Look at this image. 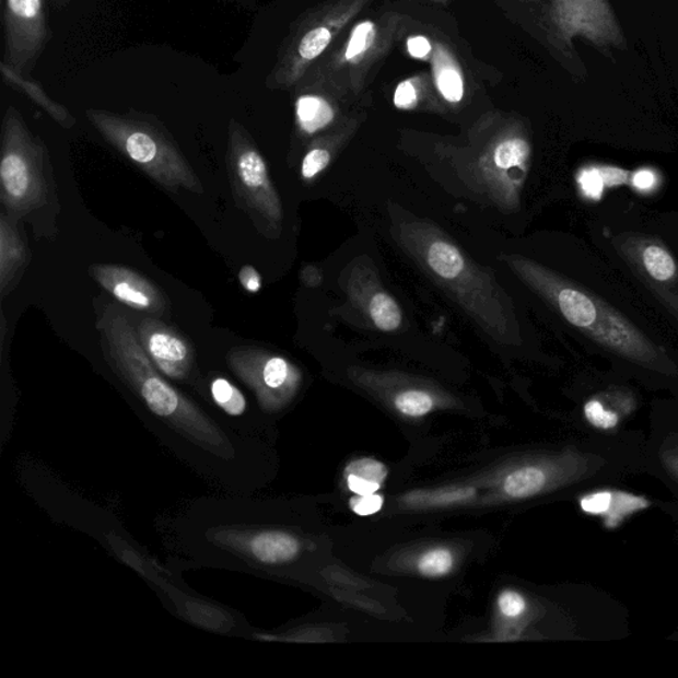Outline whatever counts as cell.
Masks as SVG:
<instances>
[{
  "instance_id": "cell-26",
  "label": "cell",
  "mask_w": 678,
  "mask_h": 678,
  "mask_svg": "<svg viewBox=\"0 0 678 678\" xmlns=\"http://www.w3.org/2000/svg\"><path fill=\"white\" fill-rule=\"evenodd\" d=\"M330 162V153L325 149H313L305 155L301 174L305 179H312L324 172Z\"/></svg>"
},
{
  "instance_id": "cell-29",
  "label": "cell",
  "mask_w": 678,
  "mask_h": 678,
  "mask_svg": "<svg viewBox=\"0 0 678 678\" xmlns=\"http://www.w3.org/2000/svg\"><path fill=\"white\" fill-rule=\"evenodd\" d=\"M394 104L399 109H412L418 104V90L412 81H404L395 91Z\"/></svg>"
},
{
  "instance_id": "cell-20",
  "label": "cell",
  "mask_w": 678,
  "mask_h": 678,
  "mask_svg": "<svg viewBox=\"0 0 678 678\" xmlns=\"http://www.w3.org/2000/svg\"><path fill=\"white\" fill-rule=\"evenodd\" d=\"M643 264L646 272L657 281H668L676 274L674 257L661 247H646L643 253Z\"/></svg>"
},
{
  "instance_id": "cell-2",
  "label": "cell",
  "mask_w": 678,
  "mask_h": 678,
  "mask_svg": "<svg viewBox=\"0 0 678 678\" xmlns=\"http://www.w3.org/2000/svg\"><path fill=\"white\" fill-rule=\"evenodd\" d=\"M15 474L24 491L49 517L96 539L116 560L136 571L175 617L184 615L196 600L198 593L188 587L182 573L156 561L115 514L74 491L46 464L24 456L19 458Z\"/></svg>"
},
{
  "instance_id": "cell-34",
  "label": "cell",
  "mask_w": 678,
  "mask_h": 678,
  "mask_svg": "<svg viewBox=\"0 0 678 678\" xmlns=\"http://www.w3.org/2000/svg\"><path fill=\"white\" fill-rule=\"evenodd\" d=\"M348 486L350 491L358 495L374 494L378 492L381 488V483L363 480L353 475L348 476Z\"/></svg>"
},
{
  "instance_id": "cell-32",
  "label": "cell",
  "mask_w": 678,
  "mask_h": 678,
  "mask_svg": "<svg viewBox=\"0 0 678 678\" xmlns=\"http://www.w3.org/2000/svg\"><path fill=\"white\" fill-rule=\"evenodd\" d=\"M238 281L248 293H259L262 288V280L255 267L244 266L238 272Z\"/></svg>"
},
{
  "instance_id": "cell-15",
  "label": "cell",
  "mask_w": 678,
  "mask_h": 678,
  "mask_svg": "<svg viewBox=\"0 0 678 678\" xmlns=\"http://www.w3.org/2000/svg\"><path fill=\"white\" fill-rule=\"evenodd\" d=\"M433 71H435L436 86L442 96L448 103H460L464 97V80L454 62L439 51L433 61Z\"/></svg>"
},
{
  "instance_id": "cell-17",
  "label": "cell",
  "mask_w": 678,
  "mask_h": 678,
  "mask_svg": "<svg viewBox=\"0 0 678 678\" xmlns=\"http://www.w3.org/2000/svg\"><path fill=\"white\" fill-rule=\"evenodd\" d=\"M546 486V476L541 469L526 467L506 477L505 492L514 499L531 498L541 492Z\"/></svg>"
},
{
  "instance_id": "cell-23",
  "label": "cell",
  "mask_w": 678,
  "mask_h": 678,
  "mask_svg": "<svg viewBox=\"0 0 678 678\" xmlns=\"http://www.w3.org/2000/svg\"><path fill=\"white\" fill-rule=\"evenodd\" d=\"M454 566V558L448 550L437 549L426 552L419 562L420 573L426 576L448 574Z\"/></svg>"
},
{
  "instance_id": "cell-10",
  "label": "cell",
  "mask_w": 678,
  "mask_h": 678,
  "mask_svg": "<svg viewBox=\"0 0 678 678\" xmlns=\"http://www.w3.org/2000/svg\"><path fill=\"white\" fill-rule=\"evenodd\" d=\"M202 391H206L203 399L210 405L209 410L225 426L238 435L266 442L269 436L264 419L266 417L260 410L250 407L246 393L234 382L222 375H213L198 393Z\"/></svg>"
},
{
  "instance_id": "cell-4",
  "label": "cell",
  "mask_w": 678,
  "mask_h": 678,
  "mask_svg": "<svg viewBox=\"0 0 678 678\" xmlns=\"http://www.w3.org/2000/svg\"><path fill=\"white\" fill-rule=\"evenodd\" d=\"M0 200L16 222L59 212L54 167L46 143L28 128L15 106L5 109L0 150Z\"/></svg>"
},
{
  "instance_id": "cell-7",
  "label": "cell",
  "mask_w": 678,
  "mask_h": 678,
  "mask_svg": "<svg viewBox=\"0 0 678 678\" xmlns=\"http://www.w3.org/2000/svg\"><path fill=\"white\" fill-rule=\"evenodd\" d=\"M225 362L238 382L254 395L264 417L279 412L297 390L300 373L291 362L267 350L237 347Z\"/></svg>"
},
{
  "instance_id": "cell-8",
  "label": "cell",
  "mask_w": 678,
  "mask_h": 678,
  "mask_svg": "<svg viewBox=\"0 0 678 678\" xmlns=\"http://www.w3.org/2000/svg\"><path fill=\"white\" fill-rule=\"evenodd\" d=\"M3 26L2 61L31 77L52 37L43 0H4Z\"/></svg>"
},
{
  "instance_id": "cell-9",
  "label": "cell",
  "mask_w": 678,
  "mask_h": 678,
  "mask_svg": "<svg viewBox=\"0 0 678 678\" xmlns=\"http://www.w3.org/2000/svg\"><path fill=\"white\" fill-rule=\"evenodd\" d=\"M138 339L154 366L177 385H190L198 391L200 381L196 350L182 332L154 317H144L138 326Z\"/></svg>"
},
{
  "instance_id": "cell-21",
  "label": "cell",
  "mask_w": 678,
  "mask_h": 678,
  "mask_svg": "<svg viewBox=\"0 0 678 678\" xmlns=\"http://www.w3.org/2000/svg\"><path fill=\"white\" fill-rule=\"evenodd\" d=\"M375 40V26L373 22L365 21L356 24L353 33L350 35L344 59L348 61L360 58L365 54Z\"/></svg>"
},
{
  "instance_id": "cell-13",
  "label": "cell",
  "mask_w": 678,
  "mask_h": 678,
  "mask_svg": "<svg viewBox=\"0 0 678 678\" xmlns=\"http://www.w3.org/2000/svg\"><path fill=\"white\" fill-rule=\"evenodd\" d=\"M0 77H2L4 84L24 94L31 102L46 112L55 122H58L61 128L72 129L74 125H77V118L72 116V113L69 112L65 105L49 97V94L44 90L43 85L37 83L33 78L16 72L14 68L5 65L3 61H0Z\"/></svg>"
},
{
  "instance_id": "cell-5",
  "label": "cell",
  "mask_w": 678,
  "mask_h": 678,
  "mask_svg": "<svg viewBox=\"0 0 678 678\" xmlns=\"http://www.w3.org/2000/svg\"><path fill=\"white\" fill-rule=\"evenodd\" d=\"M227 168L236 204L262 235L278 236L282 223L279 194L253 137L235 118L229 124Z\"/></svg>"
},
{
  "instance_id": "cell-30",
  "label": "cell",
  "mask_w": 678,
  "mask_h": 678,
  "mask_svg": "<svg viewBox=\"0 0 678 678\" xmlns=\"http://www.w3.org/2000/svg\"><path fill=\"white\" fill-rule=\"evenodd\" d=\"M350 505L358 516H372V514L381 511L383 499L376 493L360 495V498L351 500Z\"/></svg>"
},
{
  "instance_id": "cell-36",
  "label": "cell",
  "mask_w": 678,
  "mask_h": 678,
  "mask_svg": "<svg viewBox=\"0 0 678 678\" xmlns=\"http://www.w3.org/2000/svg\"><path fill=\"white\" fill-rule=\"evenodd\" d=\"M633 184H635V186L638 188H642V190H646V188H651L653 186V184H655V177H653V174L650 172H639L635 175V178H633Z\"/></svg>"
},
{
  "instance_id": "cell-16",
  "label": "cell",
  "mask_w": 678,
  "mask_h": 678,
  "mask_svg": "<svg viewBox=\"0 0 678 678\" xmlns=\"http://www.w3.org/2000/svg\"><path fill=\"white\" fill-rule=\"evenodd\" d=\"M651 506V502L640 495L627 492H612L611 504L605 513V525L608 529H615L623 524L628 517L633 514L645 511Z\"/></svg>"
},
{
  "instance_id": "cell-33",
  "label": "cell",
  "mask_w": 678,
  "mask_h": 678,
  "mask_svg": "<svg viewBox=\"0 0 678 678\" xmlns=\"http://www.w3.org/2000/svg\"><path fill=\"white\" fill-rule=\"evenodd\" d=\"M407 49L408 54H410L413 59L422 60L429 58L431 55L432 44L425 36H411L410 39L407 40Z\"/></svg>"
},
{
  "instance_id": "cell-24",
  "label": "cell",
  "mask_w": 678,
  "mask_h": 678,
  "mask_svg": "<svg viewBox=\"0 0 678 678\" xmlns=\"http://www.w3.org/2000/svg\"><path fill=\"white\" fill-rule=\"evenodd\" d=\"M353 475L360 477V479L381 483L386 480L387 469L379 461L372 460V458H362L351 463L347 468V476Z\"/></svg>"
},
{
  "instance_id": "cell-3",
  "label": "cell",
  "mask_w": 678,
  "mask_h": 678,
  "mask_svg": "<svg viewBox=\"0 0 678 678\" xmlns=\"http://www.w3.org/2000/svg\"><path fill=\"white\" fill-rule=\"evenodd\" d=\"M85 116L110 147L155 184L174 194L180 190L197 196L204 194L202 182L190 162L165 125L155 116L135 109L117 113L93 108L87 109Z\"/></svg>"
},
{
  "instance_id": "cell-18",
  "label": "cell",
  "mask_w": 678,
  "mask_h": 678,
  "mask_svg": "<svg viewBox=\"0 0 678 678\" xmlns=\"http://www.w3.org/2000/svg\"><path fill=\"white\" fill-rule=\"evenodd\" d=\"M369 313L376 328L383 331H395L401 324V311L390 294L376 293L370 301Z\"/></svg>"
},
{
  "instance_id": "cell-25",
  "label": "cell",
  "mask_w": 678,
  "mask_h": 678,
  "mask_svg": "<svg viewBox=\"0 0 678 678\" xmlns=\"http://www.w3.org/2000/svg\"><path fill=\"white\" fill-rule=\"evenodd\" d=\"M585 416L589 424L599 430H612L619 424L617 413L607 410L599 400H589L585 406Z\"/></svg>"
},
{
  "instance_id": "cell-1",
  "label": "cell",
  "mask_w": 678,
  "mask_h": 678,
  "mask_svg": "<svg viewBox=\"0 0 678 678\" xmlns=\"http://www.w3.org/2000/svg\"><path fill=\"white\" fill-rule=\"evenodd\" d=\"M97 328L106 366L162 447L218 492L255 494L266 487L273 468L266 442L230 430L166 378L115 305L104 306Z\"/></svg>"
},
{
  "instance_id": "cell-14",
  "label": "cell",
  "mask_w": 678,
  "mask_h": 678,
  "mask_svg": "<svg viewBox=\"0 0 678 678\" xmlns=\"http://www.w3.org/2000/svg\"><path fill=\"white\" fill-rule=\"evenodd\" d=\"M296 116L301 130L314 135L328 127L335 119V110L325 98L316 94H304L297 98Z\"/></svg>"
},
{
  "instance_id": "cell-28",
  "label": "cell",
  "mask_w": 678,
  "mask_h": 678,
  "mask_svg": "<svg viewBox=\"0 0 678 678\" xmlns=\"http://www.w3.org/2000/svg\"><path fill=\"white\" fill-rule=\"evenodd\" d=\"M580 184L583 192L589 198L599 199L605 188V180H603L600 170L589 168L585 170L581 174Z\"/></svg>"
},
{
  "instance_id": "cell-12",
  "label": "cell",
  "mask_w": 678,
  "mask_h": 678,
  "mask_svg": "<svg viewBox=\"0 0 678 678\" xmlns=\"http://www.w3.org/2000/svg\"><path fill=\"white\" fill-rule=\"evenodd\" d=\"M31 253L26 236L17 222L4 211L0 213V292L8 296L28 267Z\"/></svg>"
},
{
  "instance_id": "cell-31",
  "label": "cell",
  "mask_w": 678,
  "mask_h": 678,
  "mask_svg": "<svg viewBox=\"0 0 678 678\" xmlns=\"http://www.w3.org/2000/svg\"><path fill=\"white\" fill-rule=\"evenodd\" d=\"M499 606L502 613L508 618L519 617L526 610V603L517 593L506 592L500 596Z\"/></svg>"
},
{
  "instance_id": "cell-37",
  "label": "cell",
  "mask_w": 678,
  "mask_h": 678,
  "mask_svg": "<svg viewBox=\"0 0 678 678\" xmlns=\"http://www.w3.org/2000/svg\"><path fill=\"white\" fill-rule=\"evenodd\" d=\"M56 8L58 9H62L66 8V5L69 4V2H71V0H54Z\"/></svg>"
},
{
  "instance_id": "cell-22",
  "label": "cell",
  "mask_w": 678,
  "mask_h": 678,
  "mask_svg": "<svg viewBox=\"0 0 678 678\" xmlns=\"http://www.w3.org/2000/svg\"><path fill=\"white\" fill-rule=\"evenodd\" d=\"M397 408L407 417H424L433 407V400L423 391H406L397 398Z\"/></svg>"
},
{
  "instance_id": "cell-11",
  "label": "cell",
  "mask_w": 678,
  "mask_h": 678,
  "mask_svg": "<svg viewBox=\"0 0 678 678\" xmlns=\"http://www.w3.org/2000/svg\"><path fill=\"white\" fill-rule=\"evenodd\" d=\"M90 273L104 291L131 309L152 313L155 316H162L167 311L165 294L152 280L144 278L135 269L117 264H94L90 268Z\"/></svg>"
},
{
  "instance_id": "cell-35",
  "label": "cell",
  "mask_w": 678,
  "mask_h": 678,
  "mask_svg": "<svg viewBox=\"0 0 678 678\" xmlns=\"http://www.w3.org/2000/svg\"><path fill=\"white\" fill-rule=\"evenodd\" d=\"M600 173L603 180H605V186L623 185L628 179V174L620 168L605 167L600 170Z\"/></svg>"
},
{
  "instance_id": "cell-19",
  "label": "cell",
  "mask_w": 678,
  "mask_h": 678,
  "mask_svg": "<svg viewBox=\"0 0 678 678\" xmlns=\"http://www.w3.org/2000/svg\"><path fill=\"white\" fill-rule=\"evenodd\" d=\"M529 144L521 138H508L494 149V165L500 170L523 167L529 156Z\"/></svg>"
},
{
  "instance_id": "cell-27",
  "label": "cell",
  "mask_w": 678,
  "mask_h": 678,
  "mask_svg": "<svg viewBox=\"0 0 678 678\" xmlns=\"http://www.w3.org/2000/svg\"><path fill=\"white\" fill-rule=\"evenodd\" d=\"M612 492L599 491L585 495L581 499L582 511L589 516H605L608 506L611 504Z\"/></svg>"
},
{
  "instance_id": "cell-6",
  "label": "cell",
  "mask_w": 678,
  "mask_h": 678,
  "mask_svg": "<svg viewBox=\"0 0 678 678\" xmlns=\"http://www.w3.org/2000/svg\"><path fill=\"white\" fill-rule=\"evenodd\" d=\"M529 279L545 291L554 301L558 309L570 324L623 353H648V343L639 332L631 328L623 318L612 312L600 309L598 303L585 292L569 285L556 284L554 280L546 278L538 268L533 267Z\"/></svg>"
}]
</instances>
